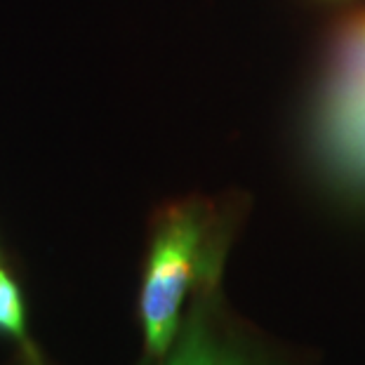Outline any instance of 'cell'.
Segmentation results:
<instances>
[{
	"mask_svg": "<svg viewBox=\"0 0 365 365\" xmlns=\"http://www.w3.org/2000/svg\"><path fill=\"white\" fill-rule=\"evenodd\" d=\"M200 222L191 210H173L160 224L151 247L142 287V321L146 346L163 356L180 325V309L196 271Z\"/></svg>",
	"mask_w": 365,
	"mask_h": 365,
	"instance_id": "1",
	"label": "cell"
},
{
	"mask_svg": "<svg viewBox=\"0 0 365 365\" xmlns=\"http://www.w3.org/2000/svg\"><path fill=\"white\" fill-rule=\"evenodd\" d=\"M0 330L17 339L24 337V307L17 283L0 269Z\"/></svg>",
	"mask_w": 365,
	"mask_h": 365,
	"instance_id": "4",
	"label": "cell"
},
{
	"mask_svg": "<svg viewBox=\"0 0 365 365\" xmlns=\"http://www.w3.org/2000/svg\"><path fill=\"white\" fill-rule=\"evenodd\" d=\"M165 365H240L229 351H224L222 346H217L200 321L191 318L189 328H186L184 337L177 346Z\"/></svg>",
	"mask_w": 365,
	"mask_h": 365,
	"instance_id": "3",
	"label": "cell"
},
{
	"mask_svg": "<svg viewBox=\"0 0 365 365\" xmlns=\"http://www.w3.org/2000/svg\"><path fill=\"white\" fill-rule=\"evenodd\" d=\"M323 135L341 173L365 182V17L341 38L325 97Z\"/></svg>",
	"mask_w": 365,
	"mask_h": 365,
	"instance_id": "2",
	"label": "cell"
}]
</instances>
